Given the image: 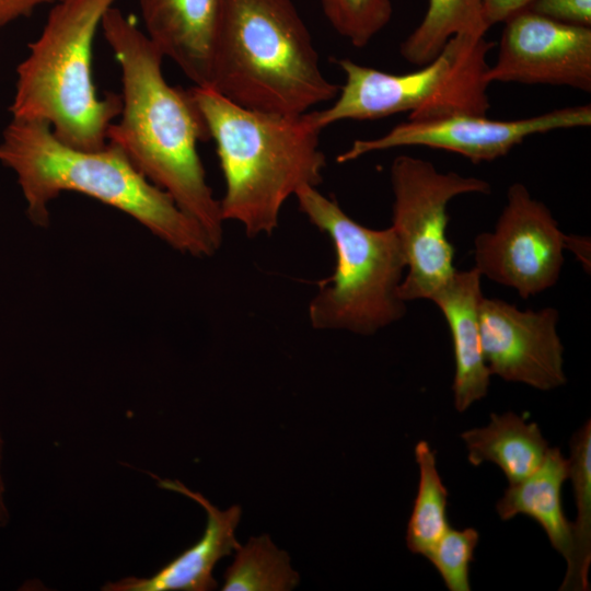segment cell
<instances>
[{"label": "cell", "instance_id": "cell-1", "mask_svg": "<svg viewBox=\"0 0 591 591\" xmlns=\"http://www.w3.org/2000/svg\"><path fill=\"white\" fill-rule=\"evenodd\" d=\"M121 70L123 107L107 130V142L195 220L218 250L223 219L206 179L197 144L210 139L190 89L172 86L162 72L164 56L119 9L101 22Z\"/></svg>", "mask_w": 591, "mask_h": 591}, {"label": "cell", "instance_id": "cell-12", "mask_svg": "<svg viewBox=\"0 0 591 591\" xmlns=\"http://www.w3.org/2000/svg\"><path fill=\"white\" fill-rule=\"evenodd\" d=\"M554 308L522 311L500 299L483 298L480 344L490 374L541 391L564 385V347Z\"/></svg>", "mask_w": 591, "mask_h": 591}, {"label": "cell", "instance_id": "cell-5", "mask_svg": "<svg viewBox=\"0 0 591 591\" xmlns=\"http://www.w3.org/2000/svg\"><path fill=\"white\" fill-rule=\"evenodd\" d=\"M116 0H57L40 35L16 68L12 119L48 124L70 147L94 151L107 144L121 94L99 96L93 81V42Z\"/></svg>", "mask_w": 591, "mask_h": 591}, {"label": "cell", "instance_id": "cell-19", "mask_svg": "<svg viewBox=\"0 0 591 591\" xmlns=\"http://www.w3.org/2000/svg\"><path fill=\"white\" fill-rule=\"evenodd\" d=\"M568 478L571 480L577 517L572 522L573 555L559 590H589L591 563V421L570 438Z\"/></svg>", "mask_w": 591, "mask_h": 591}, {"label": "cell", "instance_id": "cell-18", "mask_svg": "<svg viewBox=\"0 0 591 591\" xmlns=\"http://www.w3.org/2000/svg\"><path fill=\"white\" fill-rule=\"evenodd\" d=\"M488 28L483 0H429L422 21L401 44L399 51L406 61L421 67L452 37L485 36Z\"/></svg>", "mask_w": 591, "mask_h": 591}, {"label": "cell", "instance_id": "cell-24", "mask_svg": "<svg viewBox=\"0 0 591 591\" xmlns=\"http://www.w3.org/2000/svg\"><path fill=\"white\" fill-rule=\"evenodd\" d=\"M526 9L561 23L591 25V0H533Z\"/></svg>", "mask_w": 591, "mask_h": 591}, {"label": "cell", "instance_id": "cell-9", "mask_svg": "<svg viewBox=\"0 0 591 591\" xmlns=\"http://www.w3.org/2000/svg\"><path fill=\"white\" fill-rule=\"evenodd\" d=\"M565 248L566 235L546 205L514 183L495 231L474 240V267L480 276L528 299L557 282Z\"/></svg>", "mask_w": 591, "mask_h": 591}, {"label": "cell", "instance_id": "cell-20", "mask_svg": "<svg viewBox=\"0 0 591 591\" xmlns=\"http://www.w3.org/2000/svg\"><path fill=\"white\" fill-rule=\"evenodd\" d=\"M419 482L407 523L406 545L414 554L426 556L450 526L448 522V489L437 468L436 452L420 440L415 445Z\"/></svg>", "mask_w": 591, "mask_h": 591}, {"label": "cell", "instance_id": "cell-29", "mask_svg": "<svg viewBox=\"0 0 591 591\" xmlns=\"http://www.w3.org/2000/svg\"><path fill=\"white\" fill-rule=\"evenodd\" d=\"M57 1V0H56Z\"/></svg>", "mask_w": 591, "mask_h": 591}, {"label": "cell", "instance_id": "cell-3", "mask_svg": "<svg viewBox=\"0 0 591 591\" xmlns=\"http://www.w3.org/2000/svg\"><path fill=\"white\" fill-rule=\"evenodd\" d=\"M190 91L216 143L223 221L239 222L250 237L270 235L286 200L323 181L322 130L310 112L283 116L242 107L210 89Z\"/></svg>", "mask_w": 591, "mask_h": 591}, {"label": "cell", "instance_id": "cell-17", "mask_svg": "<svg viewBox=\"0 0 591 591\" xmlns=\"http://www.w3.org/2000/svg\"><path fill=\"white\" fill-rule=\"evenodd\" d=\"M461 438L473 466L494 463L509 484L535 472L549 449L537 424L526 422L524 417L512 412L490 414L487 426L468 429L461 433Z\"/></svg>", "mask_w": 591, "mask_h": 591}, {"label": "cell", "instance_id": "cell-26", "mask_svg": "<svg viewBox=\"0 0 591 591\" xmlns=\"http://www.w3.org/2000/svg\"><path fill=\"white\" fill-rule=\"evenodd\" d=\"M55 2L56 0H0V32L11 22L32 14L37 7Z\"/></svg>", "mask_w": 591, "mask_h": 591}, {"label": "cell", "instance_id": "cell-10", "mask_svg": "<svg viewBox=\"0 0 591 591\" xmlns=\"http://www.w3.org/2000/svg\"><path fill=\"white\" fill-rule=\"evenodd\" d=\"M590 125V104L513 120H495L473 114L408 119L378 138L355 140L336 161L347 163L372 152L402 147H427L455 152L478 163L508 154L530 136Z\"/></svg>", "mask_w": 591, "mask_h": 591}, {"label": "cell", "instance_id": "cell-14", "mask_svg": "<svg viewBox=\"0 0 591 591\" xmlns=\"http://www.w3.org/2000/svg\"><path fill=\"white\" fill-rule=\"evenodd\" d=\"M146 35L195 84L208 89L222 0H139Z\"/></svg>", "mask_w": 591, "mask_h": 591}, {"label": "cell", "instance_id": "cell-25", "mask_svg": "<svg viewBox=\"0 0 591 591\" xmlns=\"http://www.w3.org/2000/svg\"><path fill=\"white\" fill-rule=\"evenodd\" d=\"M533 0H483L484 16L490 26L526 9Z\"/></svg>", "mask_w": 591, "mask_h": 591}, {"label": "cell", "instance_id": "cell-21", "mask_svg": "<svg viewBox=\"0 0 591 591\" xmlns=\"http://www.w3.org/2000/svg\"><path fill=\"white\" fill-rule=\"evenodd\" d=\"M224 572L223 591H289L299 583L285 551L278 549L267 534L251 537L235 551Z\"/></svg>", "mask_w": 591, "mask_h": 591}, {"label": "cell", "instance_id": "cell-7", "mask_svg": "<svg viewBox=\"0 0 591 591\" xmlns=\"http://www.w3.org/2000/svg\"><path fill=\"white\" fill-rule=\"evenodd\" d=\"M494 45L485 36L456 35L419 70L401 74L337 59L345 84L329 107L310 115L321 130L340 120L380 119L403 112L409 113L408 119L486 115L487 55Z\"/></svg>", "mask_w": 591, "mask_h": 591}, {"label": "cell", "instance_id": "cell-13", "mask_svg": "<svg viewBox=\"0 0 591 591\" xmlns=\"http://www.w3.org/2000/svg\"><path fill=\"white\" fill-rule=\"evenodd\" d=\"M158 479L166 490L182 494L207 513L202 536L193 546L147 578L126 577L108 582L104 591H210L218 587L212 576L216 564L241 547L235 538V529L241 518L240 506L222 511L201 494L190 490L178 480Z\"/></svg>", "mask_w": 591, "mask_h": 591}, {"label": "cell", "instance_id": "cell-16", "mask_svg": "<svg viewBox=\"0 0 591 591\" xmlns=\"http://www.w3.org/2000/svg\"><path fill=\"white\" fill-rule=\"evenodd\" d=\"M567 478L568 459L558 448H549L535 472L509 484L496 503V511L503 521L525 514L537 522L568 566L573 555V535L572 522L566 518L561 500Z\"/></svg>", "mask_w": 591, "mask_h": 591}, {"label": "cell", "instance_id": "cell-27", "mask_svg": "<svg viewBox=\"0 0 591 591\" xmlns=\"http://www.w3.org/2000/svg\"><path fill=\"white\" fill-rule=\"evenodd\" d=\"M3 438L0 431V528H4L10 520L9 509L5 502V485L2 475Z\"/></svg>", "mask_w": 591, "mask_h": 591}, {"label": "cell", "instance_id": "cell-22", "mask_svg": "<svg viewBox=\"0 0 591 591\" xmlns=\"http://www.w3.org/2000/svg\"><path fill=\"white\" fill-rule=\"evenodd\" d=\"M332 27L352 46L362 48L391 21V0H321Z\"/></svg>", "mask_w": 591, "mask_h": 591}, {"label": "cell", "instance_id": "cell-15", "mask_svg": "<svg viewBox=\"0 0 591 591\" xmlns=\"http://www.w3.org/2000/svg\"><path fill=\"white\" fill-rule=\"evenodd\" d=\"M480 278L475 267L455 269L430 298L443 314L452 337L455 364L452 390L459 413L486 396L491 375L480 344L479 308L484 298Z\"/></svg>", "mask_w": 591, "mask_h": 591}, {"label": "cell", "instance_id": "cell-8", "mask_svg": "<svg viewBox=\"0 0 591 591\" xmlns=\"http://www.w3.org/2000/svg\"><path fill=\"white\" fill-rule=\"evenodd\" d=\"M390 177L391 228L407 268L399 296L405 302L430 300L456 269L454 247L447 237L449 202L463 194H489L491 186L483 178L439 172L430 161L410 155L393 160Z\"/></svg>", "mask_w": 591, "mask_h": 591}, {"label": "cell", "instance_id": "cell-23", "mask_svg": "<svg viewBox=\"0 0 591 591\" xmlns=\"http://www.w3.org/2000/svg\"><path fill=\"white\" fill-rule=\"evenodd\" d=\"M479 541L474 528L451 526L425 556L437 569L450 591H470V566Z\"/></svg>", "mask_w": 591, "mask_h": 591}, {"label": "cell", "instance_id": "cell-28", "mask_svg": "<svg viewBox=\"0 0 591 591\" xmlns=\"http://www.w3.org/2000/svg\"><path fill=\"white\" fill-rule=\"evenodd\" d=\"M587 246H590V243H587L586 237L566 235V248H570L577 257L587 267V262L589 264V257H587Z\"/></svg>", "mask_w": 591, "mask_h": 591}, {"label": "cell", "instance_id": "cell-11", "mask_svg": "<svg viewBox=\"0 0 591 591\" xmlns=\"http://www.w3.org/2000/svg\"><path fill=\"white\" fill-rule=\"evenodd\" d=\"M486 80L591 92V28L524 9L508 20Z\"/></svg>", "mask_w": 591, "mask_h": 591}, {"label": "cell", "instance_id": "cell-2", "mask_svg": "<svg viewBox=\"0 0 591 591\" xmlns=\"http://www.w3.org/2000/svg\"><path fill=\"white\" fill-rule=\"evenodd\" d=\"M0 161L14 171L27 217L37 227L49 225L55 198L76 192L125 212L181 253L217 252L204 229L116 144L81 150L58 140L44 121L12 119L3 130Z\"/></svg>", "mask_w": 591, "mask_h": 591}, {"label": "cell", "instance_id": "cell-6", "mask_svg": "<svg viewBox=\"0 0 591 591\" xmlns=\"http://www.w3.org/2000/svg\"><path fill=\"white\" fill-rule=\"evenodd\" d=\"M294 196L310 222L329 237L336 256L333 275L318 281L309 305L311 325L372 335L401 320L406 313L399 296L406 262L393 229L360 224L314 186Z\"/></svg>", "mask_w": 591, "mask_h": 591}, {"label": "cell", "instance_id": "cell-4", "mask_svg": "<svg viewBox=\"0 0 591 591\" xmlns=\"http://www.w3.org/2000/svg\"><path fill=\"white\" fill-rule=\"evenodd\" d=\"M210 90L242 107L300 116L336 99L292 0H222Z\"/></svg>", "mask_w": 591, "mask_h": 591}]
</instances>
